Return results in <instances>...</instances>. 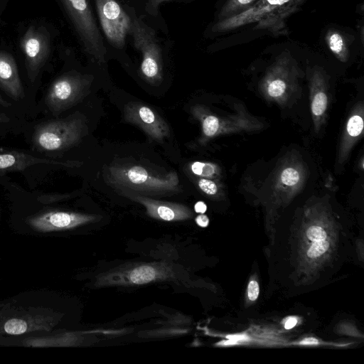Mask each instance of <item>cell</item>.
Instances as JSON below:
<instances>
[{"instance_id": "obj_1", "label": "cell", "mask_w": 364, "mask_h": 364, "mask_svg": "<svg viewBox=\"0 0 364 364\" xmlns=\"http://www.w3.org/2000/svg\"><path fill=\"white\" fill-rule=\"evenodd\" d=\"M307 0H259L234 16L213 22L206 35L216 37L229 34L230 44L263 34L284 35L287 20L301 10Z\"/></svg>"}, {"instance_id": "obj_2", "label": "cell", "mask_w": 364, "mask_h": 364, "mask_svg": "<svg viewBox=\"0 0 364 364\" xmlns=\"http://www.w3.org/2000/svg\"><path fill=\"white\" fill-rule=\"evenodd\" d=\"M188 279L185 269L167 262H145L124 264L96 277L94 286L141 285L155 282L183 283Z\"/></svg>"}, {"instance_id": "obj_3", "label": "cell", "mask_w": 364, "mask_h": 364, "mask_svg": "<svg viewBox=\"0 0 364 364\" xmlns=\"http://www.w3.org/2000/svg\"><path fill=\"white\" fill-rule=\"evenodd\" d=\"M84 50L98 63H105L107 49L89 0H59Z\"/></svg>"}, {"instance_id": "obj_4", "label": "cell", "mask_w": 364, "mask_h": 364, "mask_svg": "<svg viewBox=\"0 0 364 364\" xmlns=\"http://www.w3.org/2000/svg\"><path fill=\"white\" fill-rule=\"evenodd\" d=\"M85 121L78 114L38 124L33 134L35 149L43 151H61L80 141L85 133Z\"/></svg>"}, {"instance_id": "obj_5", "label": "cell", "mask_w": 364, "mask_h": 364, "mask_svg": "<svg viewBox=\"0 0 364 364\" xmlns=\"http://www.w3.org/2000/svg\"><path fill=\"white\" fill-rule=\"evenodd\" d=\"M130 33L134 47L141 53L140 73L143 77L153 85H159L163 80V58L161 49L154 32L135 14L131 13Z\"/></svg>"}, {"instance_id": "obj_6", "label": "cell", "mask_w": 364, "mask_h": 364, "mask_svg": "<svg viewBox=\"0 0 364 364\" xmlns=\"http://www.w3.org/2000/svg\"><path fill=\"white\" fill-rule=\"evenodd\" d=\"M108 172L109 182L116 186L156 193L180 191L179 178L174 171L162 177L141 166H116L109 167Z\"/></svg>"}, {"instance_id": "obj_7", "label": "cell", "mask_w": 364, "mask_h": 364, "mask_svg": "<svg viewBox=\"0 0 364 364\" xmlns=\"http://www.w3.org/2000/svg\"><path fill=\"white\" fill-rule=\"evenodd\" d=\"M92 76L71 72L56 78L50 85L45 104L53 115L70 108L87 93Z\"/></svg>"}, {"instance_id": "obj_8", "label": "cell", "mask_w": 364, "mask_h": 364, "mask_svg": "<svg viewBox=\"0 0 364 364\" xmlns=\"http://www.w3.org/2000/svg\"><path fill=\"white\" fill-rule=\"evenodd\" d=\"M20 48L25 57L28 77L33 82L51 52V38L48 30L42 26H30L21 38Z\"/></svg>"}, {"instance_id": "obj_9", "label": "cell", "mask_w": 364, "mask_h": 364, "mask_svg": "<svg viewBox=\"0 0 364 364\" xmlns=\"http://www.w3.org/2000/svg\"><path fill=\"white\" fill-rule=\"evenodd\" d=\"M102 29L110 44L122 49L131 30V16L116 0H95Z\"/></svg>"}, {"instance_id": "obj_10", "label": "cell", "mask_w": 364, "mask_h": 364, "mask_svg": "<svg viewBox=\"0 0 364 364\" xmlns=\"http://www.w3.org/2000/svg\"><path fill=\"white\" fill-rule=\"evenodd\" d=\"M126 121L142 129L152 139L161 142L170 136L168 124L154 110L139 102H130L124 109Z\"/></svg>"}, {"instance_id": "obj_11", "label": "cell", "mask_w": 364, "mask_h": 364, "mask_svg": "<svg viewBox=\"0 0 364 364\" xmlns=\"http://www.w3.org/2000/svg\"><path fill=\"white\" fill-rule=\"evenodd\" d=\"M358 34L349 28H343L335 24H328L322 31L321 42L332 55L344 60L351 52L359 48Z\"/></svg>"}, {"instance_id": "obj_12", "label": "cell", "mask_w": 364, "mask_h": 364, "mask_svg": "<svg viewBox=\"0 0 364 364\" xmlns=\"http://www.w3.org/2000/svg\"><path fill=\"white\" fill-rule=\"evenodd\" d=\"M97 216L67 211H49L29 220L36 230L48 232L71 229L95 221Z\"/></svg>"}, {"instance_id": "obj_13", "label": "cell", "mask_w": 364, "mask_h": 364, "mask_svg": "<svg viewBox=\"0 0 364 364\" xmlns=\"http://www.w3.org/2000/svg\"><path fill=\"white\" fill-rule=\"evenodd\" d=\"M136 202L141 204L146 213L151 218L164 221H180L191 218V210L180 203L162 201L149 198L141 195L127 194Z\"/></svg>"}, {"instance_id": "obj_14", "label": "cell", "mask_w": 364, "mask_h": 364, "mask_svg": "<svg viewBox=\"0 0 364 364\" xmlns=\"http://www.w3.org/2000/svg\"><path fill=\"white\" fill-rule=\"evenodd\" d=\"M50 164L73 168L81 165L80 161H60L49 159L38 158L35 156L15 150L0 149V175L7 172L24 171L36 164Z\"/></svg>"}, {"instance_id": "obj_15", "label": "cell", "mask_w": 364, "mask_h": 364, "mask_svg": "<svg viewBox=\"0 0 364 364\" xmlns=\"http://www.w3.org/2000/svg\"><path fill=\"white\" fill-rule=\"evenodd\" d=\"M0 87L15 101L25 97L16 62L11 54L2 50L0 51Z\"/></svg>"}, {"instance_id": "obj_16", "label": "cell", "mask_w": 364, "mask_h": 364, "mask_svg": "<svg viewBox=\"0 0 364 364\" xmlns=\"http://www.w3.org/2000/svg\"><path fill=\"white\" fill-rule=\"evenodd\" d=\"M259 0H218L215 4L213 22L227 19L239 14Z\"/></svg>"}, {"instance_id": "obj_17", "label": "cell", "mask_w": 364, "mask_h": 364, "mask_svg": "<svg viewBox=\"0 0 364 364\" xmlns=\"http://www.w3.org/2000/svg\"><path fill=\"white\" fill-rule=\"evenodd\" d=\"M193 115L201 122L202 132L205 137L210 138L215 136L220 129V122L218 117L205 114L200 107L196 106L192 109Z\"/></svg>"}, {"instance_id": "obj_18", "label": "cell", "mask_w": 364, "mask_h": 364, "mask_svg": "<svg viewBox=\"0 0 364 364\" xmlns=\"http://www.w3.org/2000/svg\"><path fill=\"white\" fill-rule=\"evenodd\" d=\"M190 170L196 176L208 178L215 175L217 167L211 163L194 161L191 164Z\"/></svg>"}, {"instance_id": "obj_19", "label": "cell", "mask_w": 364, "mask_h": 364, "mask_svg": "<svg viewBox=\"0 0 364 364\" xmlns=\"http://www.w3.org/2000/svg\"><path fill=\"white\" fill-rule=\"evenodd\" d=\"M5 331L11 335H19L27 331V323L25 321L19 318H12L4 324Z\"/></svg>"}, {"instance_id": "obj_20", "label": "cell", "mask_w": 364, "mask_h": 364, "mask_svg": "<svg viewBox=\"0 0 364 364\" xmlns=\"http://www.w3.org/2000/svg\"><path fill=\"white\" fill-rule=\"evenodd\" d=\"M327 96L323 92H319L315 95L311 103V111L315 116L322 115L327 107Z\"/></svg>"}, {"instance_id": "obj_21", "label": "cell", "mask_w": 364, "mask_h": 364, "mask_svg": "<svg viewBox=\"0 0 364 364\" xmlns=\"http://www.w3.org/2000/svg\"><path fill=\"white\" fill-rule=\"evenodd\" d=\"M280 180L283 184L287 186H294L299 183L300 175L296 169L289 167L282 171Z\"/></svg>"}, {"instance_id": "obj_22", "label": "cell", "mask_w": 364, "mask_h": 364, "mask_svg": "<svg viewBox=\"0 0 364 364\" xmlns=\"http://www.w3.org/2000/svg\"><path fill=\"white\" fill-rule=\"evenodd\" d=\"M286 87V82L283 80L275 78L269 82L267 90L270 97H279L285 92Z\"/></svg>"}, {"instance_id": "obj_23", "label": "cell", "mask_w": 364, "mask_h": 364, "mask_svg": "<svg viewBox=\"0 0 364 364\" xmlns=\"http://www.w3.org/2000/svg\"><path fill=\"white\" fill-rule=\"evenodd\" d=\"M363 129V120L359 115L351 117L347 124V132L351 136H358Z\"/></svg>"}, {"instance_id": "obj_24", "label": "cell", "mask_w": 364, "mask_h": 364, "mask_svg": "<svg viewBox=\"0 0 364 364\" xmlns=\"http://www.w3.org/2000/svg\"><path fill=\"white\" fill-rule=\"evenodd\" d=\"M329 247V243L326 240L314 242L309 250L307 256L311 258H315L323 254Z\"/></svg>"}, {"instance_id": "obj_25", "label": "cell", "mask_w": 364, "mask_h": 364, "mask_svg": "<svg viewBox=\"0 0 364 364\" xmlns=\"http://www.w3.org/2000/svg\"><path fill=\"white\" fill-rule=\"evenodd\" d=\"M198 186L203 193L209 196L215 195L218 192L217 184L209 178H199L198 181Z\"/></svg>"}, {"instance_id": "obj_26", "label": "cell", "mask_w": 364, "mask_h": 364, "mask_svg": "<svg viewBox=\"0 0 364 364\" xmlns=\"http://www.w3.org/2000/svg\"><path fill=\"white\" fill-rule=\"evenodd\" d=\"M306 235L308 239L312 242H316L326 238V232L319 226H311L307 232Z\"/></svg>"}, {"instance_id": "obj_27", "label": "cell", "mask_w": 364, "mask_h": 364, "mask_svg": "<svg viewBox=\"0 0 364 364\" xmlns=\"http://www.w3.org/2000/svg\"><path fill=\"white\" fill-rule=\"evenodd\" d=\"M174 0H147L145 5L146 11L152 16H156L158 8L161 4L166 1H171Z\"/></svg>"}, {"instance_id": "obj_28", "label": "cell", "mask_w": 364, "mask_h": 364, "mask_svg": "<svg viewBox=\"0 0 364 364\" xmlns=\"http://www.w3.org/2000/svg\"><path fill=\"white\" fill-rule=\"evenodd\" d=\"M259 288L258 283L255 280L251 281L249 283L248 287H247V294H248V298L250 299V300H251V301L256 300L259 296Z\"/></svg>"}, {"instance_id": "obj_29", "label": "cell", "mask_w": 364, "mask_h": 364, "mask_svg": "<svg viewBox=\"0 0 364 364\" xmlns=\"http://www.w3.org/2000/svg\"><path fill=\"white\" fill-rule=\"evenodd\" d=\"M71 194H47L39 197L38 200L41 201H55L68 198Z\"/></svg>"}, {"instance_id": "obj_30", "label": "cell", "mask_w": 364, "mask_h": 364, "mask_svg": "<svg viewBox=\"0 0 364 364\" xmlns=\"http://www.w3.org/2000/svg\"><path fill=\"white\" fill-rule=\"evenodd\" d=\"M196 223L202 228H205L209 224V219L207 215L201 214L196 218Z\"/></svg>"}, {"instance_id": "obj_31", "label": "cell", "mask_w": 364, "mask_h": 364, "mask_svg": "<svg viewBox=\"0 0 364 364\" xmlns=\"http://www.w3.org/2000/svg\"><path fill=\"white\" fill-rule=\"evenodd\" d=\"M194 210L196 213L203 214L206 211L207 206L203 201H198L195 204Z\"/></svg>"}, {"instance_id": "obj_32", "label": "cell", "mask_w": 364, "mask_h": 364, "mask_svg": "<svg viewBox=\"0 0 364 364\" xmlns=\"http://www.w3.org/2000/svg\"><path fill=\"white\" fill-rule=\"evenodd\" d=\"M297 320L294 317L289 318L285 323L284 327L286 329L292 328L296 324Z\"/></svg>"}, {"instance_id": "obj_33", "label": "cell", "mask_w": 364, "mask_h": 364, "mask_svg": "<svg viewBox=\"0 0 364 364\" xmlns=\"http://www.w3.org/2000/svg\"><path fill=\"white\" fill-rule=\"evenodd\" d=\"M301 344H304V345H309V344H317L318 343V341L314 338H305L301 342Z\"/></svg>"}, {"instance_id": "obj_34", "label": "cell", "mask_w": 364, "mask_h": 364, "mask_svg": "<svg viewBox=\"0 0 364 364\" xmlns=\"http://www.w3.org/2000/svg\"><path fill=\"white\" fill-rule=\"evenodd\" d=\"M10 121V118L4 113L0 112V124L7 123Z\"/></svg>"}, {"instance_id": "obj_35", "label": "cell", "mask_w": 364, "mask_h": 364, "mask_svg": "<svg viewBox=\"0 0 364 364\" xmlns=\"http://www.w3.org/2000/svg\"><path fill=\"white\" fill-rule=\"evenodd\" d=\"M0 105H1L4 107H9L11 105V103L5 100L0 94Z\"/></svg>"}]
</instances>
